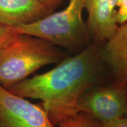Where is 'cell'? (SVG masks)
Instances as JSON below:
<instances>
[{"label":"cell","instance_id":"6da1fadb","mask_svg":"<svg viewBox=\"0 0 127 127\" xmlns=\"http://www.w3.org/2000/svg\"><path fill=\"white\" fill-rule=\"evenodd\" d=\"M93 42L76 55L64 58L55 68L7 88L25 98L37 99L56 126L78 113L82 94L97 84L102 64V47Z\"/></svg>","mask_w":127,"mask_h":127},{"label":"cell","instance_id":"7a4b0ae2","mask_svg":"<svg viewBox=\"0 0 127 127\" xmlns=\"http://www.w3.org/2000/svg\"><path fill=\"white\" fill-rule=\"evenodd\" d=\"M64 59V54L49 41L16 33L0 48V86L6 88L29 78L38 69Z\"/></svg>","mask_w":127,"mask_h":127},{"label":"cell","instance_id":"3957f363","mask_svg":"<svg viewBox=\"0 0 127 127\" xmlns=\"http://www.w3.org/2000/svg\"><path fill=\"white\" fill-rule=\"evenodd\" d=\"M86 0H69L65 9L51 13L38 21L10 28L16 33L28 34L49 41L67 50L86 43L90 36L87 23L83 19Z\"/></svg>","mask_w":127,"mask_h":127},{"label":"cell","instance_id":"277c9868","mask_svg":"<svg viewBox=\"0 0 127 127\" xmlns=\"http://www.w3.org/2000/svg\"><path fill=\"white\" fill-rule=\"evenodd\" d=\"M127 107V83L115 81L92 86L78 101V112L88 115L99 124L125 117Z\"/></svg>","mask_w":127,"mask_h":127},{"label":"cell","instance_id":"5b68a950","mask_svg":"<svg viewBox=\"0 0 127 127\" xmlns=\"http://www.w3.org/2000/svg\"><path fill=\"white\" fill-rule=\"evenodd\" d=\"M0 127H55L41 104L0 86Z\"/></svg>","mask_w":127,"mask_h":127},{"label":"cell","instance_id":"8992f818","mask_svg":"<svg viewBox=\"0 0 127 127\" xmlns=\"http://www.w3.org/2000/svg\"><path fill=\"white\" fill-rule=\"evenodd\" d=\"M117 0H86L87 25L90 36L96 42L102 43L116 31Z\"/></svg>","mask_w":127,"mask_h":127},{"label":"cell","instance_id":"52a82bcc","mask_svg":"<svg viewBox=\"0 0 127 127\" xmlns=\"http://www.w3.org/2000/svg\"><path fill=\"white\" fill-rule=\"evenodd\" d=\"M52 11L39 0H0V24L9 28L26 25Z\"/></svg>","mask_w":127,"mask_h":127},{"label":"cell","instance_id":"ba28073f","mask_svg":"<svg viewBox=\"0 0 127 127\" xmlns=\"http://www.w3.org/2000/svg\"><path fill=\"white\" fill-rule=\"evenodd\" d=\"M102 59L115 81L127 83V22L119 26L102 47Z\"/></svg>","mask_w":127,"mask_h":127},{"label":"cell","instance_id":"9c48e42d","mask_svg":"<svg viewBox=\"0 0 127 127\" xmlns=\"http://www.w3.org/2000/svg\"><path fill=\"white\" fill-rule=\"evenodd\" d=\"M58 126L59 127H99V123L86 114L78 112L60 122Z\"/></svg>","mask_w":127,"mask_h":127},{"label":"cell","instance_id":"30bf717a","mask_svg":"<svg viewBox=\"0 0 127 127\" xmlns=\"http://www.w3.org/2000/svg\"><path fill=\"white\" fill-rule=\"evenodd\" d=\"M116 18L118 26L127 22V0H117Z\"/></svg>","mask_w":127,"mask_h":127},{"label":"cell","instance_id":"8fae6325","mask_svg":"<svg viewBox=\"0 0 127 127\" xmlns=\"http://www.w3.org/2000/svg\"><path fill=\"white\" fill-rule=\"evenodd\" d=\"M16 34V32L12 31L9 27L0 24V48L11 40Z\"/></svg>","mask_w":127,"mask_h":127},{"label":"cell","instance_id":"7c38bea8","mask_svg":"<svg viewBox=\"0 0 127 127\" xmlns=\"http://www.w3.org/2000/svg\"><path fill=\"white\" fill-rule=\"evenodd\" d=\"M99 127H127V118L123 117L109 122L99 124Z\"/></svg>","mask_w":127,"mask_h":127},{"label":"cell","instance_id":"4fadbf2b","mask_svg":"<svg viewBox=\"0 0 127 127\" xmlns=\"http://www.w3.org/2000/svg\"><path fill=\"white\" fill-rule=\"evenodd\" d=\"M39 1L48 8L54 10L55 7L64 0H39Z\"/></svg>","mask_w":127,"mask_h":127},{"label":"cell","instance_id":"5bb4252c","mask_svg":"<svg viewBox=\"0 0 127 127\" xmlns=\"http://www.w3.org/2000/svg\"><path fill=\"white\" fill-rule=\"evenodd\" d=\"M125 117L127 118V112H126V114H125Z\"/></svg>","mask_w":127,"mask_h":127}]
</instances>
